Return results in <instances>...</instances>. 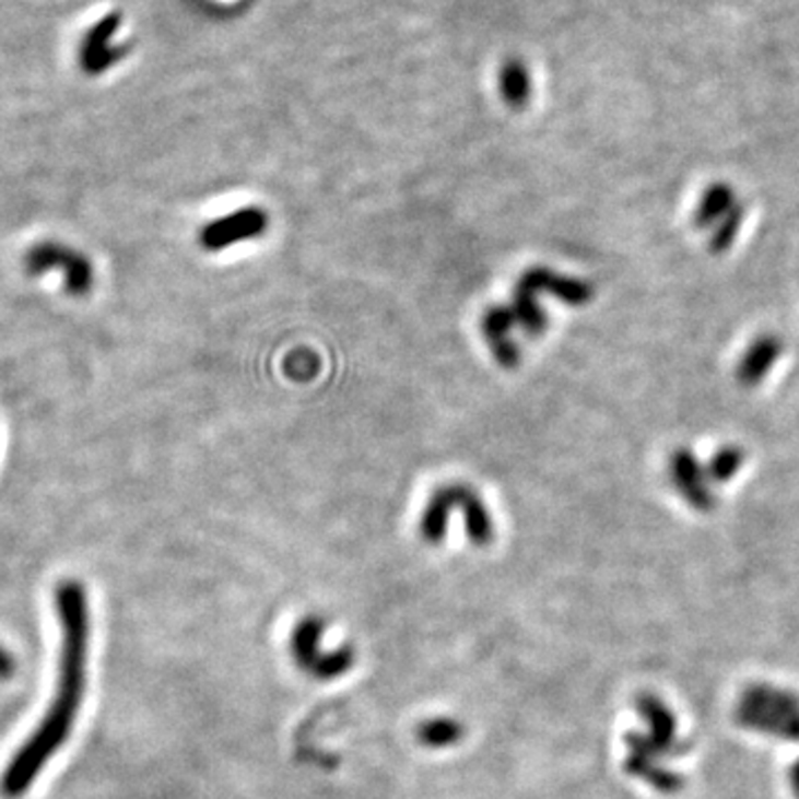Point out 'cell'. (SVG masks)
I'll return each mask as SVG.
<instances>
[{
  "instance_id": "cell-15",
  "label": "cell",
  "mask_w": 799,
  "mask_h": 799,
  "mask_svg": "<svg viewBox=\"0 0 799 799\" xmlns=\"http://www.w3.org/2000/svg\"><path fill=\"white\" fill-rule=\"evenodd\" d=\"M286 372L296 380H309L318 372V357L312 351H296L286 357Z\"/></svg>"
},
{
  "instance_id": "cell-2",
  "label": "cell",
  "mask_w": 799,
  "mask_h": 799,
  "mask_svg": "<svg viewBox=\"0 0 799 799\" xmlns=\"http://www.w3.org/2000/svg\"><path fill=\"white\" fill-rule=\"evenodd\" d=\"M738 721L753 731L799 740V697L773 686H751L738 706Z\"/></svg>"
},
{
  "instance_id": "cell-16",
  "label": "cell",
  "mask_w": 799,
  "mask_h": 799,
  "mask_svg": "<svg viewBox=\"0 0 799 799\" xmlns=\"http://www.w3.org/2000/svg\"><path fill=\"white\" fill-rule=\"evenodd\" d=\"M792 786H795V792H797V797H799V762H797V766L792 768Z\"/></svg>"
},
{
  "instance_id": "cell-4",
  "label": "cell",
  "mask_w": 799,
  "mask_h": 799,
  "mask_svg": "<svg viewBox=\"0 0 799 799\" xmlns=\"http://www.w3.org/2000/svg\"><path fill=\"white\" fill-rule=\"evenodd\" d=\"M269 227V215L258 207H245L230 213L221 221L209 223L200 234V245L207 251H221L240 240H251L265 234Z\"/></svg>"
},
{
  "instance_id": "cell-13",
  "label": "cell",
  "mask_w": 799,
  "mask_h": 799,
  "mask_svg": "<svg viewBox=\"0 0 799 799\" xmlns=\"http://www.w3.org/2000/svg\"><path fill=\"white\" fill-rule=\"evenodd\" d=\"M742 465H744V451L740 447H724L710 460V465L706 469V478H710L713 482H726L740 471Z\"/></svg>"
},
{
  "instance_id": "cell-8",
  "label": "cell",
  "mask_w": 799,
  "mask_h": 799,
  "mask_svg": "<svg viewBox=\"0 0 799 799\" xmlns=\"http://www.w3.org/2000/svg\"><path fill=\"white\" fill-rule=\"evenodd\" d=\"M520 280L527 282L536 294L549 292L566 305H575V307L577 305H587L594 298V286L589 282L557 275V273H553L544 267H536V269L527 271Z\"/></svg>"
},
{
  "instance_id": "cell-7",
  "label": "cell",
  "mask_w": 799,
  "mask_h": 799,
  "mask_svg": "<svg viewBox=\"0 0 799 799\" xmlns=\"http://www.w3.org/2000/svg\"><path fill=\"white\" fill-rule=\"evenodd\" d=\"M516 327V318L508 307H491L482 318V333L502 367L512 369L520 362L518 344L508 338Z\"/></svg>"
},
{
  "instance_id": "cell-12",
  "label": "cell",
  "mask_w": 799,
  "mask_h": 799,
  "mask_svg": "<svg viewBox=\"0 0 799 799\" xmlns=\"http://www.w3.org/2000/svg\"><path fill=\"white\" fill-rule=\"evenodd\" d=\"M502 92L504 98L512 103L514 107H522L529 98V77L527 69L520 62H512L504 67L502 74Z\"/></svg>"
},
{
  "instance_id": "cell-9",
  "label": "cell",
  "mask_w": 799,
  "mask_h": 799,
  "mask_svg": "<svg viewBox=\"0 0 799 799\" xmlns=\"http://www.w3.org/2000/svg\"><path fill=\"white\" fill-rule=\"evenodd\" d=\"M779 353H782V342L777 336H760L749 346L744 357L740 360V367H738L740 383L753 387L760 380H764L766 374L771 372V367L777 362Z\"/></svg>"
},
{
  "instance_id": "cell-3",
  "label": "cell",
  "mask_w": 799,
  "mask_h": 799,
  "mask_svg": "<svg viewBox=\"0 0 799 799\" xmlns=\"http://www.w3.org/2000/svg\"><path fill=\"white\" fill-rule=\"evenodd\" d=\"M25 269L30 275H45L58 271L69 296L83 298L94 286L92 260L74 247L60 243H40L25 256Z\"/></svg>"
},
{
  "instance_id": "cell-11",
  "label": "cell",
  "mask_w": 799,
  "mask_h": 799,
  "mask_svg": "<svg viewBox=\"0 0 799 799\" xmlns=\"http://www.w3.org/2000/svg\"><path fill=\"white\" fill-rule=\"evenodd\" d=\"M736 207L733 189L726 185H713L706 189L697 211H695V225L697 227H710L713 223L721 221V218Z\"/></svg>"
},
{
  "instance_id": "cell-5",
  "label": "cell",
  "mask_w": 799,
  "mask_h": 799,
  "mask_svg": "<svg viewBox=\"0 0 799 799\" xmlns=\"http://www.w3.org/2000/svg\"><path fill=\"white\" fill-rule=\"evenodd\" d=\"M639 708L650 726V738L639 736V742L660 760L665 755H675L678 753V719L669 710V706L656 697L644 695L639 702Z\"/></svg>"
},
{
  "instance_id": "cell-6",
  "label": "cell",
  "mask_w": 799,
  "mask_h": 799,
  "mask_svg": "<svg viewBox=\"0 0 799 799\" xmlns=\"http://www.w3.org/2000/svg\"><path fill=\"white\" fill-rule=\"evenodd\" d=\"M669 473L689 504L702 508V512L713 506V493L706 486V471L700 467L697 458L689 449H680L671 456Z\"/></svg>"
},
{
  "instance_id": "cell-14",
  "label": "cell",
  "mask_w": 799,
  "mask_h": 799,
  "mask_svg": "<svg viewBox=\"0 0 799 799\" xmlns=\"http://www.w3.org/2000/svg\"><path fill=\"white\" fill-rule=\"evenodd\" d=\"M742 221H744V209L740 204H736L729 213H726L721 218V223H719L717 232L710 238V249L715 254H721V251H726V249L731 247V243L736 240V236H738V232L742 227Z\"/></svg>"
},
{
  "instance_id": "cell-10",
  "label": "cell",
  "mask_w": 799,
  "mask_h": 799,
  "mask_svg": "<svg viewBox=\"0 0 799 799\" xmlns=\"http://www.w3.org/2000/svg\"><path fill=\"white\" fill-rule=\"evenodd\" d=\"M516 318V325L522 327L529 336H540L547 329V314L538 305V294L527 282H518L514 292V305L508 307Z\"/></svg>"
},
{
  "instance_id": "cell-1",
  "label": "cell",
  "mask_w": 799,
  "mask_h": 799,
  "mask_svg": "<svg viewBox=\"0 0 799 799\" xmlns=\"http://www.w3.org/2000/svg\"><path fill=\"white\" fill-rule=\"evenodd\" d=\"M56 611L60 620V658L56 693L36 731L14 753L0 775V792L8 799L25 795L47 762L74 733V726L85 700L87 662L92 646V613L87 594L79 579H64L56 589Z\"/></svg>"
}]
</instances>
